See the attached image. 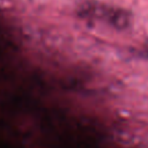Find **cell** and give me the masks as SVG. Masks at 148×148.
<instances>
[{"label": "cell", "instance_id": "obj_1", "mask_svg": "<svg viewBox=\"0 0 148 148\" xmlns=\"http://www.w3.org/2000/svg\"><path fill=\"white\" fill-rule=\"evenodd\" d=\"M105 17H106L105 20L110 24L117 28H125L130 23V15L120 9H112V8L108 9L105 12Z\"/></svg>", "mask_w": 148, "mask_h": 148}]
</instances>
